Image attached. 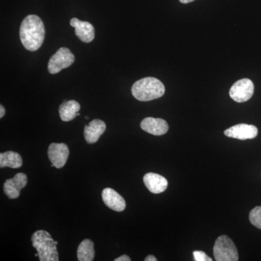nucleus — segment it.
I'll return each instance as SVG.
<instances>
[{
    "mask_svg": "<svg viewBox=\"0 0 261 261\" xmlns=\"http://www.w3.org/2000/svg\"><path fill=\"white\" fill-rule=\"evenodd\" d=\"M45 37V29L42 19L38 15H29L22 21L20 38L23 47L31 51L42 47Z\"/></svg>",
    "mask_w": 261,
    "mask_h": 261,
    "instance_id": "f257e3e1",
    "label": "nucleus"
},
{
    "mask_svg": "<svg viewBox=\"0 0 261 261\" xmlns=\"http://www.w3.org/2000/svg\"><path fill=\"white\" fill-rule=\"evenodd\" d=\"M165 86L154 77H146L137 81L132 86V93L139 101L147 102L162 97L165 93Z\"/></svg>",
    "mask_w": 261,
    "mask_h": 261,
    "instance_id": "f03ea898",
    "label": "nucleus"
},
{
    "mask_svg": "<svg viewBox=\"0 0 261 261\" xmlns=\"http://www.w3.org/2000/svg\"><path fill=\"white\" fill-rule=\"evenodd\" d=\"M32 245L37 250L40 261H58L56 241L45 230H38L33 233Z\"/></svg>",
    "mask_w": 261,
    "mask_h": 261,
    "instance_id": "7ed1b4c3",
    "label": "nucleus"
},
{
    "mask_svg": "<svg viewBox=\"0 0 261 261\" xmlns=\"http://www.w3.org/2000/svg\"><path fill=\"white\" fill-rule=\"evenodd\" d=\"M215 260L217 261H238V250L232 240L226 235L217 238L214 247Z\"/></svg>",
    "mask_w": 261,
    "mask_h": 261,
    "instance_id": "20e7f679",
    "label": "nucleus"
},
{
    "mask_svg": "<svg viewBox=\"0 0 261 261\" xmlns=\"http://www.w3.org/2000/svg\"><path fill=\"white\" fill-rule=\"evenodd\" d=\"M74 61L75 57L68 48H60L49 59L48 70L51 74H56L70 67Z\"/></svg>",
    "mask_w": 261,
    "mask_h": 261,
    "instance_id": "39448f33",
    "label": "nucleus"
},
{
    "mask_svg": "<svg viewBox=\"0 0 261 261\" xmlns=\"http://www.w3.org/2000/svg\"><path fill=\"white\" fill-rule=\"evenodd\" d=\"M254 93V84L248 79L239 80L233 84L229 95L237 102H245L250 99Z\"/></svg>",
    "mask_w": 261,
    "mask_h": 261,
    "instance_id": "423d86ee",
    "label": "nucleus"
},
{
    "mask_svg": "<svg viewBox=\"0 0 261 261\" xmlns=\"http://www.w3.org/2000/svg\"><path fill=\"white\" fill-rule=\"evenodd\" d=\"M47 153L51 164L56 168H62L68 161L69 149L64 143H51Z\"/></svg>",
    "mask_w": 261,
    "mask_h": 261,
    "instance_id": "0eeeda50",
    "label": "nucleus"
},
{
    "mask_svg": "<svg viewBox=\"0 0 261 261\" xmlns=\"http://www.w3.org/2000/svg\"><path fill=\"white\" fill-rule=\"evenodd\" d=\"M257 133L258 130L256 126L245 123L235 125L224 132L226 137L240 140H252L257 137Z\"/></svg>",
    "mask_w": 261,
    "mask_h": 261,
    "instance_id": "6e6552de",
    "label": "nucleus"
},
{
    "mask_svg": "<svg viewBox=\"0 0 261 261\" xmlns=\"http://www.w3.org/2000/svg\"><path fill=\"white\" fill-rule=\"evenodd\" d=\"M27 176L23 173H18L14 177L6 180L4 184V192L9 199H16L20 196L22 189L27 186Z\"/></svg>",
    "mask_w": 261,
    "mask_h": 261,
    "instance_id": "1a4fd4ad",
    "label": "nucleus"
},
{
    "mask_svg": "<svg viewBox=\"0 0 261 261\" xmlns=\"http://www.w3.org/2000/svg\"><path fill=\"white\" fill-rule=\"evenodd\" d=\"M70 23L72 27H74L75 35L82 42L89 43L94 40L95 31L92 24L76 18H72Z\"/></svg>",
    "mask_w": 261,
    "mask_h": 261,
    "instance_id": "9d476101",
    "label": "nucleus"
},
{
    "mask_svg": "<svg viewBox=\"0 0 261 261\" xmlns=\"http://www.w3.org/2000/svg\"><path fill=\"white\" fill-rule=\"evenodd\" d=\"M102 197L105 204L113 211L122 212L126 208V201L113 189H104L102 192Z\"/></svg>",
    "mask_w": 261,
    "mask_h": 261,
    "instance_id": "9b49d317",
    "label": "nucleus"
},
{
    "mask_svg": "<svg viewBox=\"0 0 261 261\" xmlns=\"http://www.w3.org/2000/svg\"><path fill=\"white\" fill-rule=\"evenodd\" d=\"M140 126L142 130L154 136L165 135L168 130L167 122L162 118H154L152 117L145 118L141 122Z\"/></svg>",
    "mask_w": 261,
    "mask_h": 261,
    "instance_id": "f8f14e48",
    "label": "nucleus"
},
{
    "mask_svg": "<svg viewBox=\"0 0 261 261\" xmlns=\"http://www.w3.org/2000/svg\"><path fill=\"white\" fill-rule=\"evenodd\" d=\"M106 130V124L102 120L94 119L84 127V138L88 144L96 143Z\"/></svg>",
    "mask_w": 261,
    "mask_h": 261,
    "instance_id": "ddd939ff",
    "label": "nucleus"
},
{
    "mask_svg": "<svg viewBox=\"0 0 261 261\" xmlns=\"http://www.w3.org/2000/svg\"><path fill=\"white\" fill-rule=\"evenodd\" d=\"M143 181L149 191L153 194L162 193L168 187L167 179L158 173H147L144 176Z\"/></svg>",
    "mask_w": 261,
    "mask_h": 261,
    "instance_id": "4468645a",
    "label": "nucleus"
},
{
    "mask_svg": "<svg viewBox=\"0 0 261 261\" xmlns=\"http://www.w3.org/2000/svg\"><path fill=\"white\" fill-rule=\"evenodd\" d=\"M81 106L80 103L75 100H69L63 102L59 108L60 116L62 121H70L75 117L80 116Z\"/></svg>",
    "mask_w": 261,
    "mask_h": 261,
    "instance_id": "2eb2a0df",
    "label": "nucleus"
},
{
    "mask_svg": "<svg viewBox=\"0 0 261 261\" xmlns=\"http://www.w3.org/2000/svg\"><path fill=\"white\" fill-rule=\"evenodd\" d=\"M23 165L21 156L13 151L0 153V167L20 168Z\"/></svg>",
    "mask_w": 261,
    "mask_h": 261,
    "instance_id": "dca6fc26",
    "label": "nucleus"
},
{
    "mask_svg": "<svg viewBox=\"0 0 261 261\" xmlns=\"http://www.w3.org/2000/svg\"><path fill=\"white\" fill-rule=\"evenodd\" d=\"M94 245L92 240H84L79 245L77 257L80 261H92L94 258Z\"/></svg>",
    "mask_w": 261,
    "mask_h": 261,
    "instance_id": "f3484780",
    "label": "nucleus"
},
{
    "mask_svg": "<svg viewBox=\"0 0 261 261\" xmlns=\"http://www.w3.org/2000/svg\"><path fill=\"white\" fill-rule=\"evenodd\" d=\"M249 219L253 226L261 229V206H257L250 211Z\"/></svg>",
    "mask_w": 261,
    "mask_h": 261,
    "instance_id": "a211bd4d",
    "label": "nucleus"
},
{
    "mask_svg": "<svg viewBox=\"0 0 261 261\" xmlns=\"http://www.w3.org/2000/svg\"><path fill=\"white\" fill-rule=\"evenodd\" d=\"M194 257H195V260L196 261H212L213 259L211 257L207 256L206 255L205 252L202 251H194L193 252Z\"/></svg>",
    "mask_w": 261,
    "mask_h": 261,
    "instance_id": "6ab92c4d",
    "label": "nucleus"
},
{
    "mask_svg": "<svg viewBox=\"0 0 261 261\" xmlns=\"http://www.w3.org/2000/svg\"><path fill=\"white\" fill-rule=\"evenodd\" d=\"M115 261H130V258L129 256H128V255H121V257L115 259Z\"/></svg>",
    "mask_w": 261,
    "mask_h": 261,
    "instance_id": "aec40b11",
    "label": "nucleus"
},
{
    "mask_svg": "<svg viewBox=\"0 0 261 261\" xmlns=\"http://www.w3.org/2000/svg\"><path fill=\"white\" fill-rule=\"evenodd\" d=\"M145 261H157V258L154 256V255H148V256L146 257L145 259Z\"/></svg>",
    "mask_w": 261,
    "mask_h": 261,
    "instance_id": "412c9836",
    "label": "nucleus"
},
{
    "mask_svg": "<svg viewBox=\"0 0 261 261\" xmlns=\"http://www.w3.org/2000/svg\"><path fill=\"white\" fill-rule=\"evenodd\" d=\"M5 114V109L3 106H0V118H3Z\"/></svg>",
    "mask_w": 261,
    "mask_h": 261,
    "instance_id": "4be33fe9",
    "label": "nucleus"
},
{
    "mask_svg": "<svg viewBox=\"0 0 261 261\" xmlns=\"http://www.w3.org/2000/svg\"><path fill=\"white\" fill-rule=\"evenodd\" d=\"M179 1L183 4H187V3H192L194 0H179Z\"/></svg>",
    "mask_w": 261,
    "mask_h": 261,
    "instance_id": "5701e85b",
    "label": "nucleus"
},
{
    "mask_svg": "<svg viewBox=\"0 0 261 261\" xmlns=\"http://www.w3.org/2000/svg\"><path fill=\"white\" fill-rule=\"evenodd\" d=\"M86 119H89V117L88 116H86Z\"/></svg>",
    "mask_w": 261,
    "mask_h": 261,
    "instance_id": "b1692460",
    "label": "nucleus"
}]
</instances>
